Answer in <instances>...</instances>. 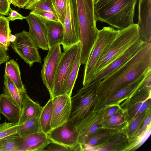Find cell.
<instances>
[{
    "instance_id": "6da1fadb",
    "label": "cell",
    "mask_w": 151,
    "mask_h": 151,
    "mask_svg": "<svg viewBox=\"0 0 151 151\" xmlns=\"http://www.w3.org/2000/svg\"><path fill=\"white\" fill-rule=\"evenodd\" d=\"M151 69V43L145 42L138 52L114 73L99 83L98 102L124 87Z\"/></svg>"
},
{
    "instance_id": "7a4b0ae2",
    "label": "cell",
    "mask_w": 151,
    "mask_h": 151,
    "mask_svg": "<svg viewBox=\"0 0 151 151\" xmlns=\"http://www.w3.org/2000/svg\"><path fill=\"white\" fill-rule=\"evenodd\" d=\"M137 0H94V8L96 21L107 23L118 29L134 24Z\"/></svg>"
},
{
    "instance_id": "3957f363",
    "label": "cell",
    "mask_w": 151,
    "mask_h": 151,
    "mask_svg": "<svg viewBox=\"0 0 151 151\" xmlns=\"http://www.w3.org/2000/svg\"><path fill=\"white\" fill-rule=\"evenodd\" d=\"M81 43L80 63L87 61L96 39L99 30L96 26L94 0H76Z\"/></svg>"
},
{
    "instance_id": "277c9868",
    "label": "cell",
    "mask_w": 151,
    "mask_h": 151,
    "mask_svg": "<svg viewBox=\"0 0 151 151\" xmlns=\"http://www.w3.org/2000/svg\"><path fill=\"white\" fill-rule=\"evenodd\" d=\"M139 37L137 24L134 23L119 29L117 35L97 63L94 69V76L139 40Z\"/></svg>"
},
{
    "instance_id": "5b68a950",
    "label": "cell",
    "mask_w": 151,
    "mask_h": 151,
    "mask_svg": "<svg viewBox=\"0 0 151 151\" xmlns=\"http://www.w3.org/2000/svg\"><path fill=\"white\" fill-rule=\"evenodd\" d=\"M99 83L83 86L70 97L71 112L69 120L76 125L91 112L96 110L98 103L97 88Z\"/></svg>"
},
{
    "instance_id": "8992f818",
    "label": "cell",
    "mask_w": 151,
    "mask_h": 151,
    "mask_svg": "<svg viewBox=\"0 0 151 151\" xmlns=\"http://www.w3.org/2000/svg\"><path fill=\"white\" fill-rule=\"evenodd\" d=\"M119 32V29H116L111 26L104 27L101 29L99 30L88 60L84 65L83 86L88 84L93 78L94 69L97 63Z\"/></svg>"
},
{
    "instance_id": "52a82bcc",
    "label": "cell",
    "mask_w": 151,
    "mask_h": 151,
    "mask_svg": "<svg viewBox=\"0 0 151 151\" xmlns=\"http://www.w3.org/2000/svg\"><path fill=\"white\" fill-rule=\"evenodd\" d=\"M66 4L64 38L61 44L63 50L81 42L76 0H66Z\"/></svg>"
},
{
    "instance_id": "ba28073f",
    "label": "cell",
    "mask_w": 151,
    "mask_h": 151,
    "mask_svg": "<svg viewBox=\"0 0 151 151\" xmlns=\"http://www.w3.org/2000/svg\"><path fill=\"white\" fill-rule=\"evenodd\" d=\"M80 42L64 50L57 69L54 81L53 98L62 94L65 82L78 52L81 47Z\"/></svg>"
},
{
    "instance_id": "9c48e42d",
    "label": "cell",
    "mask_w": 151,
    "mask_h": 151,
    "mask_svg": "<svg viewBox=\"0 0 151 151\" xmlns=\"http://www.w3.org/2000/svg\"><path fill=\"white\" fill-rule=\"evenodd\" d=\"M15 35V39L11 44L14 51L30 67L35 63H41L38 47L29 32L23 30Z\"/></svg>"
},
{
    "instance_id": "30bf717a",
    "label": "cell",
    "mask_w": 151,
    "mask_h": 151,
    "mask_svg": "<svg viewBox=\"0 0 151 151\" xmlns=\"http://www.w3.org/2000/svg\"><path fill=\"white\" fill-rule=\"evenodd\" d=\"M51 142L70 148L73 151H82L78 143V133L75 124L68 120L46 134Z\"/></svg>"
},
{
    "instance_id": "8fae6325",
    "label": "cell",
    "mask_w": 151,
    "mask_h": 151,
    "mask_svg": "<svg viewBox=\"0 0 151 151\" xmlns=\"http://www.w3.org/2000/svg\"><path fill=\"white\" fill-rule=\"evenodd\" d=\"M48 50L44 59L41 76L43 83L49 91L50 99H52L55 76L62 52L60 44L52 46Z\"/></svg>"
},
{
    "instance_id": "7c38bea8",
    "label": "cell",
    "mask_w": 151,
    "mask_h": 151,
    "mask_svg": "<svg viewBox=\"0 0 151 151\" xmlns=\"http://www.w3.org/2000/svg\"><path fill=\"white\" fill-rule=\"evenodd\" d=\"M151 93L149 91L138 92L119 105L125 111L128 122L151 107Z\"/></svg>"
},
{
    "instance_id": "4fadbf2b",
    "label": "cell",
    "mask_w": 151,
    "mask_h": 151,
    "mask_svg": "<svg viewBox=\"0 0 151 151\" xmlns=\"http://www.w3.org/2000/svg\"><path fill=\"white\" fill-rule=\"evenodd\" d=\"M104 111V109L93 111L76 125L79 144L81 146L89 136L101 129Z\"/></svg>"
},
{
    "instance_id": "5bb4252c",
    "label": "cell",
    "mask_w": 151,
    "mask_h": 151,
    "mask_svg": "<svg viewBox=\"0 0 151 151\" xmlns=\"http://www.w3.org/2000/svg\"><path fill=\"white\" fill-rule=\"evenodd\" d=\"M144 43L139 40L96 74L88 84L99 83L103 79L115 72L132 58L141 48Z\"/></svg>"
},
{
    "instance_id": "9a60e30c",
    "label": "cell",
    "mask_w": 151,
    "mask_h": 151,
    "mask_svg": "<svg viewBox=\"0 0 151 151\" xmlns=\"http://www.w3.org/2000/svg\"><path fill=\"white\" fill-rule=\"evenodd\" d=\"M70 97L63 94L52 99L51 130L63 125L69 120L71 110Z\"/></svg>"
},
{
    "instance_id": "2e32d148",
    "label": "cell",
    "mask_w": 151,
    "mask_h": 151,
    "mask_svg": "<svg viewBox=\"0 0 151 151\" xmlns=\"http://www.w3.org/2000/svg\"><path fill=\"white\" fill-rule=\"evenodd\" d=\"M147 72L127 85L98 102L95 110L104 109L112 106L119 105L124 100L129 98L132 96L141 83Z\"/></svg>"
},
{
    "instance_id": "e0dca14e",
    "label": "cell",
    "mask_w": 151,
    "mask_h": 151,
    "mask_svg": "<svg viewBox=\"0 0 151 151\" xmlns=\"http://www.w3.org/2000/svg\"><path fill=\"white\" fill-rule=\"evenodd\" d=\"M138 23L139 39L151 41V0H139Z\"/></svg>"
},
{
    "instance_id": "ac0fdd59",
    "label": "cell",
    "mask_w": 151,
    "mask_h": 151,
    "mask_svg": "<svg viewBox=\"0 0 151 151\" xmlns=\"http://www.w3.org/2000/svg\"><path fill=\"white\" fill-rule=\"evenodd\" d=\"M25 19L29 27V33L38 47L44 50H48L45 22L30 13Z\"/></svg>"
},
{
    "instance_id": "d6986e66",
    "label": "cell",
    "mask_w": 151,
    "mask_h": 151,
    "mask_svg": "<svg viewBox=\"0 0 151 151\" xmlns=\"http://www.w3.org/2000/svg\"><path fill=\"white\" fill-rule=\"evenodd\" d=\"M50 142L46 134L43 132L21 135L17 151H42Z\"/></svg>"
},
{
    "instance_id": "ffe728a7",
    "label": "cell",
    "mask_w": 151,
    "mask_h": 151,
    "mask_svg": "<svg viewBox=\"0 0 151 151\" xmlns=\"http://www.w3.org/2000/svg\"><path fill=\"white\" fill-rule=\"evenodd\" d=\"M129 143L124 130L115 132L94 146L96 151H125Z\"/></svg>"
},
{
    "instance_id": "44dd1931",
    "label": "cell",
    "mask_w": 151,
    "mask_h": 151,
    "mask_svg": "<svg viewBox=\"0 0 151 151\" xmlns=\"http://www.w3.org/2000/svg\"><path fill=\"white\" fill-rule=\"evenodd\" d=\"M20 92L22 107L17 123L21 125L33 118L40 117L43 107L32 100L27 94L26 90Z\"/></svg>"
},
{
    "instance_id": "7402d4cb",
    "label": "cell",
    "mask_w": 151,
    "mask_h": 151,
    "mask_svg": "<svg viewBox=\"0 0 151 151\" xmlns=\"http://www.w3.org/2000/svg\"><path fill=\"white\" fill-rule=\"evenodd\" d=\"M49 49L57 44L61 45L64 38L63 25L59 21H50L45 23Z\"/></svg>"
},
{
    "instance_id": "603a6c76",
    "label": "cell",
    "mask_w": 151,
    "mask_h": 151,
    "mask_svg": "<svg viewBox=\"0 0 151 151\" xmlns=\"http://www.w3.org/2000/svg\"><path fill=\"white\" fill-rule=\"evenodd\" d=\"M21 109L11 101L4 93L0 94V113L11 122H19Z\"/></svg>"
},
{
    "instance_id": "cb8c5ba5",
    "label": "cell",
    "mask_w": 151,
    "mask_h": 151,
    "mask_svg": "<svg viewBox=\"0 0 151 151\" xmlns=\"http://www.w3.org/2000/svg\"><path fill=\"white\" fill-rule=\"evenodd\" d=\"M126 113L122 109L103 123L101 129L116 132L124 130L128 124Z\"/></svg>"
},
{
    "instance_id": "d4e9b609",
    "label": "cell",
    "mask_w": 151,
    "mask_h": 151,
    "mask_svg": "<svg viewBox=\"0 0 151 151\" xmlns=\"http://www.w3.org/2000/svg\"><path fill=\"white\" fill-rule=\"evenodd\" d=\"M81 48V47L78 52L75 60L66 78L62 94H65L71 96L81 65L80 63Z\"/></svg>"
},
{
    "instance_id": "484cf974",
    "label": "cell",
    "mask_w": 151,
    "mask_h": 151,
    "mask_svg": "<svg viewBox=\"0 0 151 151\" xmlns=\"http://www.w3.org/2000/svg\"><path fill=\"white\" fill-rule=\"evenodd\" d=\"M4 76H7L20 91L26 90L21 80L19 65L13 59L6 62Z\"/></svg>"
},
{
    "instance_id": "4316f807",
    "label": "cell",
    "mask_w": 151,
    "mask_h": 151,
    "mask_svg": "<svg viewBox=\"0 0 151 151\" xmlns=\"http://www.w3.org/2000/svg\"><path fill=\"white\" fill-rule=\"evenodd\" d=\"M3 93L21 109L22 102L20 91L7 76H4Z\"/></svg>"
},
{
    "instance_id": "83f0119b",
    "label": "cell",
    "mask_w": 151,
    "mask_h": 151,
    "mask_svg": "<svg viewBox=\"0 0 151 151\" xmlns=\"http://www.w3.org/2000/svg\"><path fill=\"white\" fill-rule=\"evenodd\" d=\"M119 132V131H118ZM113 131L101 129L89 136L81 145L82 151L98 144L114 133Z\"/></svg>"
},
{
    "instance_id": "f1b7e54d",
    "label": "cell",
    "mask_w": 151,
    "mask_h": 151,
    "mask_svg": "<svg viewBox=\"0 0 151 151\" xmlns=\"http://www.w3.org/2000/svg\"><path fill=\"white\" fill-rule=\"evenodd\" d=\"M52 99H50L43 107L40 117V123L43 132L47 134L51 130L50 123L52 116Z\"/></svg>"
},
{
    "instance_id": "f546056e",
    "label": "cell",
    "mask_w": 151,
    "mask_h": 151,
    "mask_svg": "<svg viewBox=\"0 0 151 151\" xmlns=\"http://www.w3.org/2000/svg\"><path fill=\"white\" fill-rule=\"evenodd\" d=\"M20 140V135L17 132L0 139V151H17Z\"/></svg>"
},
{
    "instance_id": "4dcf8cb0",
    "label": "cell",
    "mask_w": 151,
    "mask_h": 151,
    "mask_svg": "<svg viewBox=\"0 0 151 151\" xmlns=\"http://www.w3.org/2000/svg\"><path fill=\"white\" fill-rule=\"evenodd\" d=\"M150 109L151 107L128 122L124 131L129 141L139 130Z\"/></svg>"
},
{
    "instance_id": "1f68e13d",
    "label": "cell",
    "mask_w": 151,
    "mask_h": 151,
    "mask_svg": "<svg viewBox=\"0 0 151 151\" xmlns=\"http://www.w3.org/2000/svg\"><path fill=\"white\" fill-rule=\"evenodd\" d=\"M43 132L40 117L32 118L23 124L19 125L17 132L20 135Z\"/></svg>"
},
{
    "instance_id": "d6a6232c",
    "label": "cell",
    "mask_w": 151,
    "mask_h": 151,
    "mask_svg": "<svg viewBox=\"0 0 151 151\" xmlns=\"http://www.w3.org/2000/svg\"><path fill=\"white\" fill-rule=\"evenodd\" d=\"M10 32L9 22L6 17L0 15V47L6 52L11 44L9 39Z\"/></svg>"
},
{
    "instance_id": "836d02e7",
    "label": "cell",
    "mask_w": 151,
    "mask_h": 151,
    "mask_svg": "<svg viewBox=\"0 0 151 151\" xmlns=\"http://www.w3.org/2000/svg\"><path fill=\"white\" fill-rule=\"evenodd\" d=\"M25 9L31 11L34 10L45 11L57 17L51 0H31L25 6Z\"/></svg>"
},
{
    "instance_id": "e575fe53",
    "label": "cell",
    "mask_w": 151,
    "mask_h": 151,
    "mask_svg": "<svg viewBox=\"0 0 151 151\" xmlns=\"http://www.w3.org/2000/svg\"><path fill=\"white\" fill-rule=\"evenodd\" d=\"M59 21L63 25L66 11V0H51Z\"/></svg>"
},
{
    "instance_id": "d590c367",
    "label": "cell",
    "mask_w": 151,
    "mask_h": 151,
    "mask_svg": "<svg viewBox=\"0 0 151 151\" xmlns=\"http://www.w3.org/2000/svg\"><path fill=\"white\" fill-rule=\"evenodd\" d=\"M151 110L149 111L141 126L132 138L129 141V143L134 141L142 136L147 129L151 126Z\"/></svg>"
},
{
    "instance_id": "8d00e7d4",
    "label": "cell",
    "mask_w": 151,
    "mask_h": 151,
    "mask_svg": "<svg viewBox=\"0 0 151 151\" xmlns=\"http://www.w3.org/2000/svg\"><path fill=\"white\" fill-rule=\"evenodd\" d=\"M19 125L17 123L5 122L0 124V139L17 132Z\"/></svg>"
},
{
    "instance_id": "74e56055",
    "label": "cell",
    "mask_w": 151,
    "mask_h": 151,
    "mask_svg": "<svg viewBox=\"0 0 151 151\" xmlns=\"http://www.w3.org/2000/svg\"><path fill=\"white\" fill-rule=\"evenodd\" d=\"M30 13L37 17L45 22L50 21H59L57 17L52 14L45 11L34 10L31 11Z\"/></svg>"
},
{
    "instance_id": "f35d334b",
    "label": "cell",
    "mask_w": 151,
    "mask_h": 151,
    "mask_svg": "<svg viewBox=\"0 0 151 151\" xmlns=\"http://www.w3.org/2000/svg\"><path fill=\"white\" fill-rule=\"evenodd\" d=\"M104 109L103 123L107 121L122 109L119 105L112 106Z\"/></svg>"
},
{
    "instance_id": "ab89813d",
    "label": "cell",
    "mask_w": 151,
    "mask_h": 151,
    "mask_svg": "<svg viewBox=\"0 0 151 151\" xmlns=\"http://www.w3.org/2000/svg\"><path fill=\"white\" fill-rule=\"evenodd\" d=\"M42 151H73V150L58 144L50 142L46 146Z\"/></svg>"
},
{
    "instance_id": "60d3db41",
    "label": "cell",
    "mask_w": 151,
    "mask_h": 151,
    "mask_svg": "<svg viewBox=\"0 0 151 151\" xmlns=\"http://www.w3.org/2000/svg\"><path fill=\"white\" fill-rule=\"evenodd\" d=\"M10 3L9 0H0V14L7 15L10 9Z\"/></svg>"
},
{
    "instance_id": "b9f144b4",
    "label": "cell",
    "mask_w": 151,
    "mask_h": 151,
    "mask_svg": "<svg viewBox=\"0 0 151 151\" xmlns=\"http://www.w3.org/2000/svg\"><path fill=\"white\" fill-rule=\"evenodd\" d=\"M9 12V16L6 17L7 19L9 22L10 20L13 21L16 19L22 20L24 19H25L26 17L22 16L17 11L12 10L11 8L10 9Z\"/></svg>"
},
{
    "instance_id": "7bdbcfd3",
    "label": "cell",
    "mask_w": 151,
    "mask_h": 151,
    "mask_svg": "<svg viewBox=\"0 0 151 151\" xmlns=\"http://www.w3.org/2000/svg\"><path fill=\"white\" fill-rule=\"evenodd\" d=\"M31 0H9L15 6L20 8H23L30 2Z\"/></svg>"
},
{
    "instance_id": "ee69618b",
    "label": "cell",
    "mask_w": 151,
    "mask_h": 151,
    "mask_svg": "<svg viewBox=\"0 0 151 151\" xmlns=\"http://www.w3.org/2000/svg\"><path fill=\"white\" fill-rule=\"evenodd\" d=\"M10 59V57L6 52L0 47V65Z\"/></svg>"
},
{
    "instance_id": "f6af8a7d",
    "label": "cell",
    "mask_w": 151,
    "mask_h": 151,
    "mask_svg": "<svg viewBox=\"0 0 151 151\" xmlns=\"http://www.w3.org/2000/svg\"><path fill=\"white\" fill-rule=\"evenodd\" d=\"M16 36L15 35H12L11 32L9 33V40L10 42H13L15 40Z\"/></svg>"
},
{
    "instance_id": "bcb514c9",
    "label": "cell",
    "mask_w": 151,
    "mask_h": 151,
    "mask_svg": "<svg viewBox=\"0 0 151 151\" xmlns=\"http://www.w3.org/2000/svg\"><path fill=\"white\" fill-rule=\"evenodd\" d=\"M0 114H0V120H1V116H0Z\"/></svg>"
}]
</instances>
